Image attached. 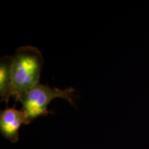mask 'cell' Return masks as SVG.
<instances>
[{
	"label": "cell",
	"mask_w": 149,
	"mask_h": 149,
	"mask_svg": "<svg viewBox=\"0 0 149 149\" xmlns=\"http://www.w3.org/2000/svg\"><path fill=\"white\" fill-rule=\"evenodd\" d=\"M13 62L12 84L7 104L10 97L15 102L26 93L39 84L44 59L36 47L25 46L18 48L15 53Z\"/></svg>",
	"instance_id": "cell-1"
},
{
	"label": "cell",
	"mask_w": 149,
	"mask_h": 149,
	"mask_svg": "<svg viewBox=\"0 0 149 149\" xmlns=\"http://www.w3.org/2000/svg\"><path fill=\"white\" fill-rule=\"evenodd\" d=\"M30 124L26 115L22 110L6 108L1 111L0 132L1 135L11 142L19 140V130L23 124Z\"/></svg>",
	"instance_id": "cell-3"
},
{
	"label": "cell",
	"mask_w": 149,
	"mask_h": 149,
	"mask_svg": "<svg viewBox=\"0 0 149 149\" xmlns=\"http://www.w3.org/2000/svg\"><path fill=\"white\" fill-rule=\"evenodd\" d=\"M13 56H4L0 61V97L1 102L7 104L8 95L12 84Z\"/></svg>",
	"instance_id": "cell-4"
},
{
	"label": "cell",
	"mask_w": 149,
	"mask_h": 149,
	"mask_svg": "<svg viewBox=\"0 0 149 149\" xmlns=\"http://www.w3.org/2000/svg\"><path fill=\"white\" fill-rule=\"evenodd\" d=\"M74 89L72 87L60 89L39 84L22 95L19 101L22 104V110L31 123L37 117L52 113L51 111H48V107L54 99H64L70 104L74 105Z\"/></svg>",
	"instance_id": "cell-2"
}]
</instances>
